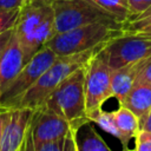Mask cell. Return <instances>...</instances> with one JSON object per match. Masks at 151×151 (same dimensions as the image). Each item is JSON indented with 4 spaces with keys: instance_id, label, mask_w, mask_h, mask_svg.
Masks as SVG:
<instances>
[{
    "instance_id": "1",
    "label": "cell",
    "mask_w": 151,
    "mask_h": 151,
    "mask_svg": "<svg viewBox=\"0 0 151 151\" xmlns=\"http://www.w3.org/2000/svg\"><path fill=\"white\" fill-rule=\"evenodd\" d=\"M14 33L27 63L57 34L52 6L25 4L20 9Z\"/></svg>"
},
{
    "instance_id": "2",
    "label": "cell",
    "mask_w": 151,
    "mask_h": 151,
    "mask_svg": "<svg viewBox=\"0 0 151 151\" xmlns=\"http://www.w3.org/2000/svg\"><path fill=\"white\" fill-rule=\"evenodd\" d=\"M124 33L123 24L116 20H99L63 33H57L46 46L58 57L76 54L98 47Z\"/></svg>"
},
{
    "instance_id": "3",
    "label": "cell",
    "mask_w": 151,
    "mask_h": 151,
    "mask_svg": "<svg viewBox=\"0 0 151 151\" xmlns=\"http://www.w3.org/2000/svg\"><path fill=\"white\" fill-rule=\"evenodd\" d=\"M103 45L85 52L57 57L53 64L39 77L35 84L21 97V99L18 101L14 109L27 107V109L37 110L41 107L45 100L59 86V84L72 72L84 66L90 60V58L101 48Z\"/></svg>"
},
{
    "instance_id": "4",
    "label": "cell",
    "mask_w": 151,
    "mask_h": 151,
    "mask_svg": "<svg viewBox=\"0 0 151 151\" xmlns=\"http://www.w3.org/2000/svg\"><path fill=\"white\" fill-rule=\"evenodd\" d=\"M85 65L66 77L41 107L72 123L85 124L90 122L86 114Z\"/></svg>"
},
{
    "instance_id": "5",
    "label": "cell",
    "mask_w": 151,
    "mask_h": 151,
    "mask_svg": "<svg viewBox=\"0 0 151 151\" xmlns=\"http://www.w3.org/2000/svg\"><path fill=\"white\" fill-rule=\"evenodd\" d=\"M97 54L114 71L150 57L151 37L143 33L124 32L105 42Z\"/></svg>"
},
{
    "instance_id": "6",
    "label": "cell",
    "mask_w": 151,
    "mask_h": 151,
    "mask_svg": "<svg viewBox=\"0 0 151 151\" xmlns=\"http://www.w3.org/2000/svg\"><path fill=\"white\" fill-rule=\"evenodd\" d=\"M57 54L47 46L38 51L19 71L0 96V112L14 110L21 97L35 84L39 77L53 64Z\"/></svg>"
},
{
    "instance_id": "7",
    "label": "cell",
    "mask_w": 151,
    "mask_h": 151,
    "mask_svg": "<svg viewBox=\"0 0 151 151\" xmlns=\"http://www.w3.org/2000/svg\"><path fill=\"white\" fill-rule=\"evenodd\" d=\"M51 6L54 13L57 33H63L99 20H114L90 0H53Z\"/></svg>"
},
{
    "instance_id": "8",
    "label": "cell",
    "mask_w": 151,
    "mask_h": 151,
    "mask_svg": "<svg viewBox=\"0 0 151 151\" xmlns=\"http://www.w3.org/2000/svg\"><path fill=\"white\" fill-rule=\"evenodd\" d=\"M97 53L92 55L85 65L86 114L96 109L103 107L104 103L113 97L111 86L112 70Z\"/></svg>"
},
{
    "instance_id": "9",
    "label": "cell",
    "mask_w": 151,
    "mask_h": 151,
    "mask_svg": "<svg viewBox=\"0 0 151 151\" xmlns=\"http://www.w3.org/2000/svg\"><path fill=\"white\" fill-rule=\"evenodd\" d=\"M73 126L72 122L44 109L33 111L29 131L34 144L54 142L65 138Z\"/></svg>"
},
{
    "instance_id": "10",
    "label": "cell",
    "mask_w": 151,
    "mask_h": 151,
    "mask_svg": "<svg viewBox=\"0 0 151 151\" xmlns=\"http://www.w3.org/2000/svg\"><path fill=\"white\" fill-rule=\"evenodd\" d=\"M33 111L27 107H19L11 111V117L0 143V151H21L31 125Z\"/></svg>"
},
{
    "instance_id": "11",
    "label": "cell",
    "mask_w": 151,
    "mask_h": 151,
    "mask_svg": "<svg viewBox=\"0 0 151 151\" xmlns=\"http://www.w3.org/2000/svg\"><path fill=\"white\" fill-rule=\"evenodd\" d=\"M26 61L24 52L15 33L13 32L7 48L5 50L0 59V96L8 86V84L15 78V76L24 67Z\"/></svg>"
},
{
    "instance_id": "12",
    "label": "cell",
    "mask_w": 151,
    "mask_h": 151,
    "mask_svg": "<svg viewBox=\"0 0 151 151\" xmlns=\"http://www.w3.org/2000/svg\"><path fill=\"white\" fill-rule=\"evenodd\" d=\"M145 59L112 71V78H111L112 96L118 100L119 105L124 103L127 93L133 87L137 76L139 73V70L142 67V64Z\"/></svg>"
},
{
    "instance_id": "13",
    "label": "cell",
    "mask_w": 151,
    "mask_h": 151,
    "mask_svg": "<svg viewBox=\"0 0 151 151\" xmlns=\"http://www.w3.org/2000/svg\"><path fill=\"white\" fill-rule=\"evenodd\" d=\"M122 105L129 107L139 118L142 124L151 111V84L146 81H136Z\"/></svg>"
},
{
    "instance_id": "14",
    "label": "cell",
    "mask_w": 151,
    "mask_h": 151,
    "mask_svg": "<svg viewBox=\"0 0 151 151\" xmlns=\"http://www.w3.org/2000/svg\"><path fill=\"white\" fill-rule=\"evenodd\" d=\"M116 126L120 133V143L124 149L127 147L129 142L137 136L140 130L139 118L125 105H119V107L113 111Z\"/></svg>"
},
{
    "instance_id": "15",
    "label": "cell",
    "mask_w": 151,
    "mask_h": 151,
    "mask_svg": "<svg viewBox=\"0 0 151 151\" xmlns=\"http://www.w3.org/2000/svg\"><path fill=\"white\" fill-rule=\"evenodd\" d=\"M78 151H111L104 139L97 133L91 122L81 125L77 131Z\"/></svg>"
},
{
    "instance_id": "16",
    "label": "cell",
    "mask_w": 151,
    "mask_h": 151,
    "mask_svg": "<svg viewBox=\"0 0 151 151\" xmlns=\"http://www.w3.org/2000/svg\"><path fill=\"white\" fill-rule=\"evenodd\" d=\"M107 14H110L114 20L120 24L127 21L131 17L129 0H90Z\"/></svg>"
},
{
    "instance_id": "17",
    "label": "cell",
    "mask_w": 151,
    "mask_h": 151,
    "mask_svg": "<svg viewBox=\"0 0 151 151\" xmlns=\"http://www.w3.org/2000/svg\"><path fill=\"white\" fill-rule=\"evenodd\" d=\"M87 118L91 123L97 124L105 132L112 134L117 139H120V133L116 126L113 112H109V111L103 110V107H99V109H96V110L88 112Z\"/></svg>"
},
{
    "instance_id": "18",
    "label": "cell",
    "mask_w": 151,
    "mask_h": 151,
    "mask_svg": "<svg viewBox=\"0 0 151 151\" xmlns=\"http://www.w3.org/2000/svg\"><path fill=\"white\" fill-rule=\"evenodd\" d=\"M123 31L126 33H151V6L139 15L125 21L123 24Z\"/></svg>"
},
{
    "instance_id": "19",
    "label": "cell",
    "mask_w": 151,
    "mask_h": 151,
    "mask_svg": "<svg viewBox=\"0 0 151 151\" xmlns=\"http://www.w3.org/2000/svg\"><path fill=\"white\" fill-rule=\"evenodd\" d=\"M65 144H66V137L54 142L34 144L32 140L31 131L28 129L26 138L22 144V151H65Z\"/></svg>"
},
{
    "instance_id": "20",
    "label": "cell",
    "mask_w": 151,
    "mask_h": 151,
    "mask_svg": "<svg viewBox=\"0 0 151 151\" xmlns=\"http://www.w3.org/2000/svg\"><path fill=\"white\" fill-rule=\"evenodd\" d=\"M21 8L6 9L0 8V34L15 27Z\"/></svg>"
},
{
    "instance_id": "21",
    "label": "cell",
    "mask_w": 151,
    "mask_h": 151,
    "mask_svg": "<svg viewBox=\"0 0 151 151\" xmlns=\"http://www.w3.org/2000/svg\"><path fill=\"white\" fill-rule=\"evenodd\" d=\"M136 146L134 151H151V133L144 130H139L134 137Z\"/></svg>"
},
{
    "instance_id": "22",
    "label": "cell",
    "mask_w": 151,
    "mask_h": 151,
    "mask_svg": "<svg viewBox=\"0 0 151 151\" xmlns=\"http://www.w3.org/2000/svg\"><path fill=\"white\" fill-rule=\"evenodd\" d=\"M129 5L131 12L130 18H133L146 11L151 6V0H129Z\"/></svg>"
},
{
    "instance_id": "23",
    "label": "cell",
    "mask_w": 151,
    "mask_h": 151,
    "mask_svg": "<svg viewBox=\"0 0 151 151\" xmlns=\"http://www.w3.org/2000/svg\"><path fill=\"white\" fill-rule=\"evenodd\" d=\"M84 125L81 123H73V126L68 134L66 136V144H65V151H78L77 149V131L78 129Z\"/></svg>"
},
{
    "instance_id": "24",
    "label": "cell",
    "mask_w": 151,
    "mask_h": 151,
    "mask_svg": "<svg viewBox=\"0 0 151 151\" xmlns=\"http://www.w3.org/2000/svg\"><path fill=\"white\" fill-rule=\"evenodd\" d=\"M136 81H146L151 84V55L143 61Z\"/></svg>"
},
{
    "instance_id": "25",
    "label": "cell",
    "mask_w": 151,
    "mask_h": 151,
    "mask_svg": "<svg viewBox=\"0 0 151 151\" xmlns=\"http://www.w3.org/2000/svg\"><path fill=\"white\" fill-rule=\"evenodd\" d=\"M13 32H14V28L8 29V31H6V32L0 34V59H1L5 50L7 48V45H8L9 40H11L12 35H13Z\"/></svg>"
},
{
    "instance_id": "26",
    "label": "cell",
    "mask_w": 151,
    "mask_h": 151,
    "mask_svg": "<svg viewBox=\"0 0 151 151\" xmlns=\"http://www.w3.org/2000/svg\"><path fill=\"white\" fill-rule=\"evenodd\" d=\"M26 0H0V8L6 9H14V8H21Z\"/></svg>"
},
{
    "instance_id": "27",
    "label": "cell",
    "mask_w": 151,
    "mask_h": 151,
    "mask_svg": "<svg viewBox=\"0 0 151 151\" xmlns=\"http://www.w3.org/2000/svg\"><path fill=\"white\" fill-rule=\"evenodd\" d=\"M11 117V111H5V112H0V143L2 140L4 133H5V129L8 124Z\"/></svg>"
},
{
    "instance_id": "28",
    "label": "cell",
    "mask_w": 151,
    "mask_h": 151,
    "mask_svg": "<svg viewBox=\"0 0 151 151\" xmlns=\"http://www.w3.org/2000/svg\"><path fill=\"white\" fill-rule=\"evenodd\" d=\"M140 130H144V131H147V132L151 133V111L147 113V116L145 117V119L142 122Z\"/></svg>"
},
{
    "instance_id": "29",
    "label": "cell",
    "mask_w": 151,
    "mask_h": 151,
    "mask_svg": "<svg viewBox=\"0 0 151 151\" xmlns=\"http://www.w3.org/2000/svg\"><path fill=\"white\" fill-rule=\"evenodd\" d=\"M53 0H26L25 4H35V5H51ZM24 4V5H25Z\"/></svg>"
},
{
    "instance_id": "30",
    "label": "cell",
    "mask_w": 151,
    "mask_h": 151,
    "mask_svg": "<svg viewBox=\"0 0 151 151\" xmlns=\"http://www.w3.org/2000/svg\"><path fill=\"white\" fill-rule=\"evenodd\" d=\"M123 151H134V150H131V149H129V147H126V149H124Z\"/></svg>"
},
{
    "instance_id": "31",
    "label": "cell",
    "mask_w": 151,
    "mask_h": 151,
    "mask_svg": "<svg viewBox=\"0 0 151 151\" xmlns=\"http://www.w3.org/2000/svg\"><path fill=\"white\" fill-rule=\"evenodd\" d=\"M143 34H144V33H143ZM146 35H150V37H151V33H149V34H146Z\"/></svg>"
}]
</instances>
